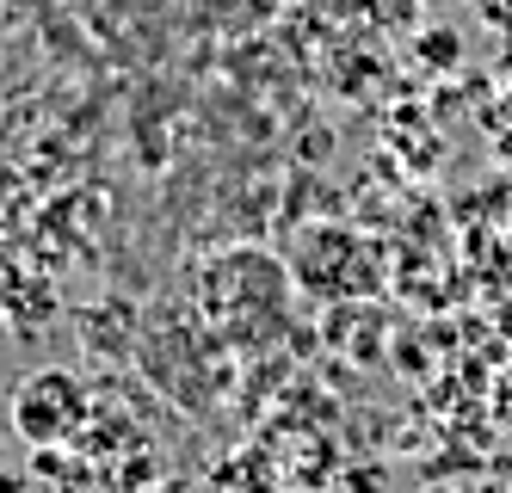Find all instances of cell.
I'll return each mask as SVG.
<instances>
[{
  "label": "cell",
  "mask_w": 512,
  "mask_h": 493,
  "mask_svg": "<svg viewBox=\"0 0 512 493\" xmlns=\"http://www.w3.org/2000/svg\"><path fill=\"white\" fill-rule=\"evenodd\" d=\"M290 272H297L303 290H321V296H358L364 278L358 272H377L364 265V241L352 229H309L303 247L290 253Z\"/></svg>",
  "instance_id": "7a4b0ae2"
},
{
  "label": "cell",
  "mask_w": 512,
  "mask_h": 493,
  "mask_svg": "<svg viewBox=\"0 0 512 493\" xmlns=\"http://www.w3.org/2000/svg\"><path fill=\"white\" fill-rule=\"evenodd\" d=\"M346 487L352 493H383L389 487V469H377V463L371 469H346Z\"/></svg>",
  "instance_id": "8992f818"
},
{
  "label": "cell",
  "mask_w": 512,
  "mask_h": 493,
  "mask_svg": "<svg viewBox=\"0 0 512 493\" xmlns=\"http://www.w3.org/2000/svg\"><path fill=\"white\" fill-rule=\"evenodd\" d=\"M395 346H401V352H395V370H401V376H426V370H432V358L414 352L420 339H395Z\"/></svg>",
  "instance_id": "5b68a950"
},
{
  "label": "cell",
  "mask_w": 512,
  "mask_h": 493,
  "mask_svg": "<svg viewBox=\"0 0 512 493\" xmlns=\"http://www.w3.org/2000/svg\"><path fill=\"white\" fill-rule=\"evenodd\" d=\"M161 481V463L149 457V450H136V457H130V469H118V487L124 493H136V487H155Z\"/></svg>",
  "instance_id": "277c9868"
},
{
  "label": "cell",
  "mask_w": 512,
  "mask_h": 493,
  "mask_svg": "<svg viewBox=\"0 0 512 493\" xmlns=\"http://www.w3.org/2000/svg\"><path fill=\"white\" fill-rule=\"evenodd\" d=\"M87 420H93V395H87L81 376L62 370V364H44V370L19 376L13 407H7V426L25 444H75Z\"/></svg>",
  "instance_id": "6da1fadb"
},
{
  "label": "cell",
  "mask_w": 512,
  "mask_h": 493,
  "mask_svg": "<svg viewBox=\"0 0 512 493\" xmlns=\"http://www.w3.org/2000/svg\"><path fill=\"white\" fill-rule=\"evenodd\" d=\"M420 493H463V487H445V481H432V487H420Z\"/></svg>",
  "instance_id": "9c48e42d"
},
{
  "label": "cell",
  "mask_w": 512,
  "mask_h": 493,
  "mask_svg": "<svg viewBox=\"0 0 512 493\" xmlns=\"http://www.w3.org/2000/svg\"><path fill=\"white\" fill-rule=\"evenodd\" d=\"M31 487H38L31 475H19V469H0V493H31Z\"/></svg>",
  "instance_id": "ba28073f"
},
{
  "label": "cell",
  "mask_w": 512,
  "mask_h": 493,
  "mask_svg": "<svg viewBox=\"0 0 512 493\" xmlns=\"http://www.w3.org/2000/svg\"><path fill=\"white\" fill-rule=\"evenodd\" d=\"M420 56L432 62V68H457V56H463V44H457V31H420Z\"/></svg>",
  "instance_id": "3957f363"
},
{
  "label": "cell",
  "mask_w": 512,
  "mask_h": 493,
  "mask_svg": "<svg viewBox=\"0 0 512 493\" xmlns=\"http://www.w3.org/2000/svg\"><path fill=\"white\" fill-rule=\"evenodd\" d=\"M136 493H204L198 481H179V475H161L155 487H136Z\"/></svg>",
  "instance_id": "52a82bcc"
}]
</instances>
